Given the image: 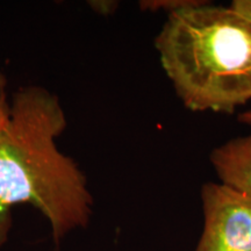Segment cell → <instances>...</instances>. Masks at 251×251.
<instances>
[{
  "label": "cell",
  "instance_id": "obj_1",
  "mask_svg": "<svg viewBox=\"0 0 251 251\" xmlns=\"http://www.w3.org/2000/svg\"><path fill=\"white\" fill-rule=\"evenodd\" d=\"M11 117L0 129V248L7 241L12 208L29 203L49 220L56 243L85 227L93 199L85 175L57 148L67 128L59 99L40 86L12 97Z\"/></svg>",
  "mask_w": 251,
  "mask_h": 251
},
{
  "label": "cell",
  "instance_id": "obj_2",
  "mask_svg": "<svg viewBox=\"0 0 251 251\" xmlns=\"http://www.w3.org/2000/svg\"><path fill=\"white\" fill-rule=\"evenodd\" d=\"M155 47L190 111L231 114L251 100V19L230 6L200 1L172 12Z\"/></svg>",
  "mask_w": 251,
  "mask_h": 251
},
{
  "label": "cell",
  "instance_id": "obj_3",
  "mask_svg": "<svg viewBox=\"0 0 251 251\" xmlns=\"http://www.w3.org/2000/svg\"><path fill=\"white\" fill-rule=\"evenodd\" d=\"M201 201L203 228L194 251H251V197L211 181Z\"/></svg>",
  "mask_w": 251,
  "mask_h": 251
},
{
  "label": "cell",
  "instance_id": "obj_4",
  "mask_svg": "<svg viewBox=\"0 0 251 251\" xmlns=\"http://www.w3.org/2000/svg\"><path fill=\"white\" fill-rule=\"evenodd\" d=\"M211 163L221 184L251 197V133L215 148Z\"/></svg>",
  "mask_w": 251,
  "mask_h": 251
},
{
  "label": "cell",
  "instance_id": "obj_5",
  "mask_svg": "<svg viewBox=\"0 0 251 251\" xmlns=\"http://www.w3.org/2000/svg\"><path fill=\"white\" fill-rule=\"evenodd\" d=\"M200 0H147V1H141L140 7L143 11H165L168 14L172 12L179 11L185 7H190L199 4Z\"/></svg>",
  "mask_w": 251,
  "mask_h": 251
},
{
  "label": "cell",
  "instance_id": "obj_6",
  "mask_svg": "<svg viewBox=\"0 0 251 251\" xmlns=\"http://www.w3.org/2000/svg\"><path fill=\"white\" fill-rule=\"evenodd\" d=\"M11 102L7 97V79L5 75L0 71V129L5 127L11 117Z\"/></svg>",
  "mask_w": 251,
  "mask_h": 251
},
{
  "label": "cell",
  "instance_id": "obj_7",
  "mask_svg": "<svg viewBox=\"0 0 251 251\" xmlns=\"http://www.w3.org/2000/svg\"><path fill=\"white\" fill-rule=\"evenodd\" d=\"M230 7L251 19V0H234Z\"/></svg>",
  "mask_w": 251,
  "mask_h": 251
},
{
  "label": "cell",
  "instance_id": "obj_8",
  "mask_svg": "<svg viewBox=\"0 0 251 251\" xmlns=\"http://www.w3.org/2000/svg\"><path fill=\"white\" fill-rule=\"evenodd\" d=\"M93 8L100 14H111L117 8L118 2L113 1H94L92 2Z\"/></svg>",
  "mask_w": 251,
  "mask_h": 251
},
{
  "label": "cell",
  "instance_id": "obj_9",
  "mask_svg": "<svg viewBox=\"0 0 251 251\" xmlns=\"http://www.w3.org/2000/svg\"><path fill=\"white\" fill-rule=\"evenodd\" d=\"M238 120H240L241 122H243V124L251 126V109L242 113V114L240 115V118H238Z\"/></svg>",
  "mask_w": 251,
  "mask_h": 251
}]
</instances>
